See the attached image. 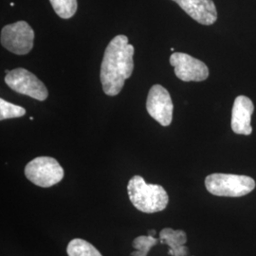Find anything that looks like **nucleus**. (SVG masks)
<instances>
[{
  "label": "nucleus",
  "mask_w": 256,
  "mask_h": 256,
  "mask_svg": "<svg viewBox=\"0 0 256 256\" xmlns=\"http://www.w3.org/2000/svg\"><path fill=\"white\" fill-rule=\"evenodd\" d=\"M134 52V46L128 43L126 36L120 34L110 41L104 50L100 74L102 90L106 95H118L133 74Z\"/></svg>",
  "instance_id": "nucleus-1"
},
{
  "label": "nucleus",
  "mask_w": 256,
  "mask_h": 256,
  "mask_svg": "<svg viewBox=\"0 0 256 256\" xmlns=\"http://www.w3.org/2000/svg\"><path fill=\"white\" fill-rule=\"evenodd\" d=\"M129 200L142 212L154 214L164 210L169 202L164 188L158 184H147L140 176H134L128 184Z\"/></svg>",
  "instance_id": "nucleus-2"
},
{
  "label": "nucleus",
  "mask_w": 256,
  "mask_h": 256,
  "mask_svg": "<svg viewBox=\"0 0 256 256\" xmlns=\"http://www.w3.org/2000/svg\"><path fill=\"white\" fill-rule=\"evenodd\" d=\"M256 182L248 176L232 174H209L205 180L207 191L218 196L239 198L254 191Z\"/></svg>",
  "instance_id": "nucleus-3"
},
{
  "label": "nucleus",
  "mask_w": 256,
  "mask_h": 256,
  "mask_svg": "<svg viewBox=\"0 0 256 256\" xmlns=\"http://www.w3.org/2000/svg\"><path fill=\"white\" fill-rule=\"evenodd\" d=\"M25 176L30 182L48 188L60 182L64 176L63 167L52 156H38L25 167Z\"/></svg>",
  "instance_id": "nucleus-4"
},
{
  "label": "nucleus",
  "mask_w": 256,
  "mask_h": 256,
  "mask_svg": "<svg viewBox=\"0 0 256 256\" xmlns=\"http://www.w3.org/2000/svg\"><path fill=\"white\" fill-rule=\"evenodd\" d=\"M1 45L10 52L28 54L34 48V32L26 21L7 25L1 30Z\"/></svg>",
  "instance_id": "nucleus-5"
},
{
  "label": "nucleus",
  "mask_w": 256,
  "mask_h": 256,
  "mask_svg": "<svg viewBox=\"0 0 256 256\" xmlns=\"http://www.w3.org/2000/svg\"><path fill=\"white\" fill-rule=\"evenodd\" d=\"M5 82L14 92L27 95L38 101H45L48 96L44 82L34 74L22 68L12 70L6 74Z\"/></svg>",
  "instance_id": "nucleus-6"
},
{
  "label": "nucleus",
  "mask_w": 256,
  "mask_h": 256,
  "mask_svg": "<svg viewBox=\"0 0 256 256\" xmlns=\"http://www.w3.org/2000/svg\"><path fill=\"white\" fill-rule=\"evenodd\" d=\"M146 110L149 115L160 126H168L173 120V102L168 90L160 84L153 86L147 96Z\"/></svg>",
  "instance_id": "nucleus-7"
},
{
  "label": "nucleus",
  "mask_w": 256,
  "mask_h": 256,
  "mask_svg": "<svg viewBox=\"0 0 256 256\" xmlns=\"http://www.w3.org/2000/svg\"><path fill=\"white\" fill-rule=\"evenodd\" d=\"M170 64L174 66L176 76L183 82H202L209 77L208 66L191 55L174 52Z\"/></svg>",
  "instance_id": "nucleus-8"
},
{
  "label": "nucleus",
  "mask_w": 256,
  "mask_h": 256,
  "mask_svg": "<svg viewBox=\"0 0 256 256\" xmlns=\"http://www.w3.org/2000/svg\"><path fill=\"white\" fill-rule=\"evenodd\" d=\"M194 20L210 26L218 20V10L212 0H173Z\"/></svg>",
  "instance_id": "nucleus-9"
},
{
  "label": "nucleus",
  "mask_w": 256,
  "mask_h": 256,
  "mask_svg": "<svg viewBox=\"0 0 256 256\" xmlns=\"http://www.w3.org/2000/svg\"><path fill=\"white\" fill-rule=\"evenodd\" d=\"M254 111V102L247 96L240 95L236 98L232 111V129L236 134L246 136L252 134L250 120Z\"/></svg>",
  "instance_id": "nucleus-10"
},
{
  "label": "nucleus",
  "mask_w": 256,
  "mask_h": 256,
  "mask_svg": "<svg viewBox=\"0 0 256 256\" xmlns=\"http://www.w3.org/2000/svg\"><path fill=\"white\" fill-rule=\"evenodd\" d=\"M160 241L162 244H166L170 247L168 254L172 256H186L188 248L184 244L187 242V236L182 230H174L165 228L160 234Z\"/></svg>",
  "instance_id": "nucleus-11"
},
{
  "label": "nucleus",
  "mask_w": 256,
  "mask_h": 256,
  "mask_svg": "<svg viewBox=\"0 0 256 256\" xmlns=\"http://www.w3.org/2000/svg\"><path fill=\"white\" fill-rule=\"evenodd\" d=\"M66 254L68 256H102L92 244L80 238H75L68 243Z\"/></svg>",
  "instance_id": "nucleus-12"
},
{
  "label": "nucleus",
  "mask_w": 256,
  "mask_h": 256,
  "mask_svg": "<svg viewBox=\"0 0 256 256\" xmlns=\"http://www.w3.org/2000/svg\"><path fill=\"white\" fill-rule=\"evenodd\" d=\"M55 14L63 19L72 18L77 12V0H50Z\"/></svg>",
  "instance_id": "nucleus-13"
},
{
  "label": "nucleus",
  "mask_w": 256,
  "mask_h": 256,
  "mask_svg": "<svg viewBox=\"0 0 256 256\" xmlns=\"http://www.w3.org/2000/svg\"><path fill=\"white\" fill-rule=\"evenodd\" d=\"M158 240L151 236H140L134 239L133 248L137 250L131 254V256H147L151 248L158 244Z\"/></svg>",
  "instance_id": "nucleus-14"
},
{
  "label": "nucleus",
  "mask_w": 256,
  "mask_h": 256,
  "mask_svg": "<svg viewBox=\"0 0 256 256\" xmlns=\"http://www.w3.org/2000/svg\"><path fill=\"white\" fill-rule=\"evenodd\" d=\"M26 114V110L20 106L0 99V120L20 118Z\"/></svg>",
  "instance_id": "nucleus-15"
},
{
  "label": "nucleus",
  "mask_w": 256,
  "mask_h": 256,
  "mask_svg": "<svg viewBox=\"0 0 256 256\" xmlns=\"http://www.w3.org/2000/svg\"><path fill=\"white\" fill-rule=\"evenodd\" d=\"M148 234H148V236H155V234H156V230H149V232H148Z\"/></svg>",
  "instance_id": "nucleus-16"
}]
</instances>
